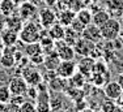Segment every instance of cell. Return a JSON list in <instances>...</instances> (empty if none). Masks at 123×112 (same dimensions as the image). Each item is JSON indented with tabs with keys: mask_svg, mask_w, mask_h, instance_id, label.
Returning <instances> with one entry per match:
<instances>
[{
	"mask_svg": "<svg viewBox=\"0 0 123 112\" xmlns=\"http://www.w3.org/2000/svg\"><path fill=\"white\" fill-rule=\"evenodd\" d=\"M117 106L118 104L115 103V101L106 98L104 102L101 103V108H99V111H102V112H114L115 108H117Z\"/></svg>",
	"mask_w": 123,
	"mask_h": 112,
	"instance_id": "obj_28",
	"label": "cell"
},
{
	"mask_svg": "<svg viewBox=\"0 0 123 112\" xmlns=\"http://www.w3.org/2000/svg\"><path fill=\"white\" fill-rule=\"evenodd\" d=\"M110 13L107 11H104V9H98L97 12H93V18H92V23H94L96 26H102L107 20L110 18Z\"/></svg>",
	"mask_w": 123,
	"mask_h": 112,
	"instance_id": "obj_21",
	"label": "cell"
},
{
	"mask_svg": "<svg viewBox=\"0 0 123 112\" xmlns=\"http://www.w3.org/2000/svg\"><path fill=\"white\" fill-rule=\"evenodd\" d=\"M64 31H66V28L63 25H60L59 22H55L51 28L47 29V34L52 38L54 40H60L64 38Z\"/></svg>",
	"mask_w": 123,
	"mask_h": 112,
	"instance_id": "obj_20",
	"label": "cell"
},
{
	"mask_svg": "<svg viewBox=\"0 0 123 112\" xmlns=\"http://www.w3.org/2000/svg\"><path fill=\"white\" fill-rule=\"evenodd\" d=\"M45 30L46 29H43L41 26L39 21H36V20L25 21L22 28H21V30L18 31V40L25 43V45L26 43L38 42Z\"/></svg>",
	"mask_w": 123,
	"mask_h": 112,
	"instance_id": "obj_1",
	"label": "cell"
},
{
	"mask_svg": "<svg viewBox=\"0 0 123 112\" xmlns=\"http://www.w3.org/2000/svg\"><path fill=\"white\" fill-rule=\"evenodd\" d=\"M85 78H86L85 76L77 70L71 78H68V85L72 87H81V89H83L84 85H85Z\"/></svg>",
	"mask_w": 123,
	"mask_h": 112,
	"instance_id": "obj_25",
	"label": "cell"
},
{
	"mask_svg": "<svg viewBox=\"0 0 123 112\" xmlns=\"http://www.w3.org/2000/svg\"><path fill=\"white\" fill-rule=\"evenodd\" d=\"M16 47L14 46H8L3 47L1 56H0V67L5 68V69H11L16 65V59H14V52H16Z\"/></svg>",
	"mask_w": 123,
	"mask_h": 112,
	"instance_id": "obj_9",
	"label": "cell"
},
{
	"mask_svg": "<svg viewBox=\"0 0 123 112\" xmlns=\"http://www.w3.org/2000/svg\"><path fill=\"white\" fill-rule=\"evenodd\" d=\"M79 112H94V110H93V108H90V107H85L84 110H81V111H79Z\"/></svg>",
	"mask_w": 123,
	"mask_h": 112,
	"instance_id": "obj_41",
	"label": "cell"
},
{
	"mask_svg": "<svg viewBox=\"0 0 123 112\" xmlns=\"http://www.w3.org/2000/svg\"><path fill=\"white\" fill-rule=\"evenodd\" d=\"M5 28V16H3L1 12H0V31Z\"/></svg>",
	"mask_w": 123,
	"mask_h": 112,
	"instance_id": "obj_38",
	"label": "cell"
},
{
	"mask_svg": "<svg viewBox=\"0 0 123 112\" xmlns=\"http://www.w3.org/2000/svg\"><path fill=\"white\" fill-rule=\"evenodd\" d=\"M14 1H16V3H21L22 0H14Z\"/></svg>",
	"mask_w": 123,
	"mask_h": 112,
	"instance_id": "obj_48",
	"label": "cell"
},
{
	"mask_svg": "<svg viewBox=\"0 0 123 112\" xmlns=\"http://www.w3.org/2000/svg\"><path fill=\"white\" fill-rule=\"evenodd\" d=\"M22 78L26 81V84L29 86H38L41 82H43V77H42V73L37 69V67H30V65H25L22 68V72H21Z\"/></svg>",
	"mask_w": 123,
	"mask_h": 112,
	"instance_id": "obj_4",
	"label": "cell"
},
{
	"mask_svg": "<svg viewBox=\"0 0 123 112\" xmlns=\"http://www.w3.org/2000/svg\"><path fill=\"white\" fill-rule=\"evenodd\" d=\"M8 87H9V91L12 95H25L29 85L22 78V76H14L9 79Z\"/></svg>",
	"mask_w": 123,
	"mask_h": 112,
	"instance_id": "obj_8",
	"label": "cell"
},
{
	"mask_svg": "<svg viewBox=\"0 0 123 112\" xmlns=\"http://www.w3.org/2000/svg\"><path fill=\"white\" fill-rule=\"evenodd\" d=\"M60 63V59L58 56L56 51H51L45 54V60H43V65H45V69H50V70H55L58 68Z\"/></svg>",
	"mask_w": 123,
	"mask_h": 112,
	"instance_id": "obj_17",
	"label": "cell"
},
{
	"mask_svg": "<svg viewBox=\"0 0 123 112\" xmlns=\"http://www.w3.org/2000/svg\"><path fill=\"white\" fill-rule=\"evenodd\" d=\"M121 17H122V18H121V20H122V22H123V13H122V16H121Z\"/></svg>",
	"mask_w": 123,
	"mask_h": 112,
	"instance_id": "obj_49",
	"label": "cell"
},
{
	"mask_svg": "<svg viewBox=\"0 0 123 112\" xmlns=\"http://www.w3.org/2000/svg\"><path fill=\"white\" fill-rule=\"evenodd\" d=\"M67 86H68V79L62 78L59 76H56L55 78H52L50 82H47V87L50 90L55 91V93H62V91H66Z\"/></svg>",
	"mask_w": 123,
	"mask_h": 112,
	"instance_id": "obj_18",
	"label": "cell"
},
{
	"mask_svg": "<svg viewBox=\"0 0 123 112\" xmlns=\"http://www.w3.org/2000/svg\"><path fill=\"white\" fill-rule=\"evenodd\" d=\"M121 28H122V25H121V22H119V20L114 18V17H110V18L107 20L104 25L99 26L102 39L110 40V42H111V40L118 39Z\"/></svg>",
	"mask_w": 123,
	"mask_h": 112,
	"instance_id": "obj_2",
	"label": "cell"
},
{
	"mask_svg": "<svg viewBox=\"0 0 123 112\" xmlns=\"http://www.w3.org/2000/svg\"><path fill=\"white\" fill-rule=\"evenodd\" d=\"M9 102H12V103H14V104L20 106L22 102H25V95H12Z\"/></svg>",
	"mask_w": 123,
	"mask_h": 112,
	"instance_id": "obj_37",
	"label": "cell"
},
{
	"mask_svg": "<svg viewBox=\"0 0 123 112\" xmlns=\"http://www.w3.org/2000/svg\"><path fill=\"white\" fill-rule=\"evenodd\" d=\"M81 37L85 38V39L90 40L93 43H99L102 39V35H101V30H99L98 26H96L94 23H89V25L85 26V29L83 30L81 33Z\"/></svg>",
	"mask_w": 123,
	"mask_h": 112,
	"instance_id": "obj_11",
	"label": "cell"
},
{
	"mask_svg": "<svg viewBox=\"0 0 123 112\" xmlns=\"http://www.w3.org/2000/svg\"><path fill=\"white\" fill-rule=\"evenodd\" d=\"M38 93H39V90H38L37 86H29L28 90H26L25 96H28L29 101L36 102V99H37V96H38Z\"/></svg>",
	"mask_w": 123,
	"mask_h": 112,
	"instance_id": "obj_31",
	"label": "cell"
},
{
	"mask_svg": "<svg viewBox=\"0 0 123 112\" xmlns=\"http://www.w3.org/2000/svg\"><path fill=\"white\" fill-rule=\"evenodd\" d=\"M75 18H76V12L69 9V8L62 9V11H59V13H58V22H59L60 25H63L64 28L71 25Z\"/></svg>",
	"mask_w": 123,
	"mask_h": 112,
	"instance_id": "obj_15",
	"label": "cell"
},
{
	"mask_svg": "<svg viewBox=\"0 0 123 112\" xmlns=\"http://www.w3.org/2000/svg\"><path fill=\"white\" fill-rule=\"evenodd\" d=\"M117 82L121 85L122 89H123V74H119V76H118V78H117Z\"/></svg>",
	"mask_w": 123,
	"mask_h": 112,
	"instance_id": "obj_40",
	"label": "cell"
},
{
	"mask_svg": "<svg viewBox=\"0 0 123 112\" xmlns=\"http://www.w3.org/2000/svg\"><path fill=\"white\" fill-rule=\"evenodd\" d=\"M119 40L123 43V26L121 28V31H119Z\"/></svg>",
	"mask_w": 123,
	"mask_h": 112,
	"instance_id": "obj_43",
	"label": "cell"
},
{
	"mask_svg": "<svg viewBox=\"0 0 123 112\" xmlns=\"http://www.w3.org/2000/svg\"><path fill=\"white\" fill-rule=\"evenodd\" d=\"M80 37H81V35L79 34V33H76V31L71 28V26H67V28H66V31H64V38H63V40L67 43V45H69V46L74 47L75 43L77 42V39H79Z\"/></svg>",
	"mask_w": 123,
	"mask_h": 112,
	"instance_id": "obj_22",
	"label": "cell"
},
{
	"mask_svg": "<svg viewBox=\"0 0 123 112\" xmlns=\"http://www.w3.org/2000/svg\"><path fill=\"white\" fill-rule=\"evenodd\" d=\"M94 63L96 60L92 56H83V59L77 63V70L80 73H83L85 77H90V74L93 73Z\"/></svg>",
	"mask_w": 123,
	"mask_h": 112,
	"instance_id": "obj_14",
	"label": "cell"
},
{
	"mask_svg": "<svg viewBox=\"0 0 123 112\" xmlns=\"http://www.w3.org/2000/svg\"><path fill=\"white\" fill-rule=\"evenodd\" d=\"M107 68L102 61H96L94 67H93V73H106Z\"/></svg>",
	"mask_w": 123,
	"mask_h": 112,
	"instance_id": "obj_34",
	"label": "cell"
},
{
	"mask_svg": "<svg viewBox=\"0 0 123 112\" xmlns=\"http://www.w3.org/2000/svg\"><path fill=\"white\" fill-rule=\"evenodd\" d=\"M50 108H51V112L62 111V108H63V101H62V98L59 95L50 96Z\"/></svg>",
	"mask_w": 123,
	"mask_h": 112,
	"instance_id": "obj_27",
	"label": "cell"
},
{
	"mask_svg": "<svg viewBox=\"0 0 123 112\" xmlns=\"http://www.w3.org/2000/svg\"><path fill=\"white\" fill-rule=\"evenodd\" d=\"M0 42H1L3 47L16 46V43L18 42V33L12 29L4 28L0 31Z\"/></svg>",
	"mask_w": 123,
	"mask_h": 112,
	"instance_id": "obj_13",
	"label": "cell"
},
{
	"mask_svg": "<svg viewBox=\"0 0 123 112\" xmlns=\"http://www.w3.org/2000/svg\"><path fill=\"white\" fill-rule=\"evenodd\" d=\"M55 51H56L60 60H74L76 56L75 48L72 46L67 45L63 39L55 40Z\"/></svg>",
	"mask_w": 123,
	"mask_h": 112,
	"instance_id": "obj_7",
	"label": "cell"
},
{
	"mask_svg": "<svg viewBox=\"0 0 123 112\" xmlns=\"http://www.w3.org/2000/svg\"><path fill=\"white\" fill-rule=\"evenodd\" d=\"M18 107L20 106L14 104L12 102H8L7 104H5V111L4 112H18Z\"/></svg>",
	"mask_w": 123,
	"mask_h": 112,
	"instance_id": "obj_36",
	"label": "cell"
},
{
	"mask_svg": "<svg viewBox=\"0 0 123 112\" xmlns=\"http://www.w3.org/2000/svg\"><path fill=\"white\" fill-rule=\"evenodd\" d=\"M55 72L59 77L68 79L77 72V63L75 60H60Z\"/></svg>",
	"mask_w": 123,
	"mask_h": 112,
	"instance_id": "obj_6",
	"label": "cell"
},
{
	"mask_svg": "<svg viewBox=\"0 0 123 112\" xmlns=\"http://www.w3.org/2000/svg\"><path fill=\"white\" fill-rule=\"evenodd\" d=\"M18 112H37V107L36 103L33 101H25L20 104L18 107Z\"/></svg>",
	"mask_w": 123,
	"mask_h": 112,
	"instance_id": "obj_30",
	"label": "cell"
},
{
	"mask_svg": "<svg viewBox=\"0 0 123 112\" xmlns=\"http://www.w3.org/2000/svg\"><path fill=\"white\" fill-rule=\"evenodd\" d=\"M22 25H24V20L18 16V13H14L12 16L5 17V28L12 29V30L18 33V31L21 30Z\"/></svg>",
	"mask_w": 123,
	"mask_h": 112,
	"instance_id": "obj_19",
	"label": "cell"
},
{
	"mask_svg": "<svg viewBox=\"0 0 123 112\" xmlns=\"http://www.w3.org/2000/svg\"><path fill=\"white\" fill-rule=\"evenodd\" d=\"M56 72L55 70H50V69H46L45 70V73H42V77H43V79H45L46 82H50L52 78H55L56 77Z\"/></svg>",
	"mask_w": 123,
	"mask_h": 112,
	"instance_id": "obj_35",
	"label": "cell"
},
{
	"mask_svg": "<svg viewBox=\"0 0 123 112\" xmlns=\"http://www.w3.org/2000/svg\"><path fill=\"white\" fill-rule=\"evenodd\" d=\"M11 96H12V94H11L9 91V87H8V85H0V103H8L11 101Z\"/></svg>",
	"mask_w": 123,
	"mask_h": 112,
	"instance_id": "obj_29",
	"label": "cell"
},
{
	"mask_svg": "<svg viewBox=\"0 0 123 112\" xmlns=\"http://www.w3.org/2000/svg\"><path fill=\"white\" fill-rule=\"evenodd\" d=\"M39 54H45L43 52L42 46L39 45V42H33V43H26L25 46V55L28 57H31V56H36Z\"/></svg>",
	"mask_w": 123,
	"mask_h": 112,
	"instance_id": "obj_24",
	"label": "cell"
},
{
	"mask_svg": "<svg viewBox=\"0 0 123 112\" xmlns=\"http://www.w3.org/2000/svg\"><path fill=\"white\" fill-rule=\"evenodd\" d=\"M17 8H18V3H16L14 0H1L0 1V12L5 17L17 13Z\"/></svg>",
	"mask_w": 123,
	"mask_h": 112,
	"instance_id": "obj_16",
	"label": "cell"
},
{
	"mask_svg": "<svg viewBox=\"0 0 123 112\" xmlns=\"http://www.w3.org/2000/svg\"><path fill=\"white\" fill-rule=\"evenodd\" d=\"M38 21H39L41 26L43 29L47 30L49 28H51L58 21V14L51 7L42 8V9L38 11Z\"/></svg>",
	"mask_w": 123,
	"mask_h": 112,
	"instance_id": "obj_5",
	"label": "cell"
},
{
	"mask_svg": "<svg viewBox=\"0 0 123 112\" xmlns=\"http://www.w3.org/2000/svg\"><path fill=\"white\" fill-rule=\"evenodd\" d=\"M43 3L46 4V7H55L58 0H43Z\"/></svg>",
	"mask_w": 123,
	"mask_h": 112,
	"instance_id": "obj_39",
	"label": "cell"
},
{
	"mask_svg": "<svg viewBox=\"0 0 123 112\" xmlns=\"http://www.w3.org/2000/svg\"><path fill=\"white\" fill-rule=\"evenodd\" d=\"M69 26H71V28L74 29V30L76 31V33H79V34L81 35V33H83V30H84V29H85V26H86V25H84V23L80 21V20L75 18V20H74V21H72V23H71V25H69Z\"/></svg>",
	"mask_w": 123,
	"mask_h": 112,
	"instance_id": "obj_32",
	"label": "cell"
},
{
	"mask_svg": "<svg viewBox=\"0 0 123 112\" xmlns=\"http://www.w3.org/2000/svg\"><path fill=\"white\" fill-rule=\"evenodd\" d=\"M5 104H7V103H0V112L5 111Z\"/></svg>",
	"mask_w": 123,
	"mask_h": 112,
	"instance_id": "obj_44",
	"label": "cell"
},
{
	"mask_svg": "<svg viewBox=\"0 0 123 112\" xmlns=\"http://www.w3.org/2000/svg\"><path fill=\"white\" fill-rule=\"evenodd\" d=\"M63 112H79L76 108H68V110H64Z\"/></svg>",
	"mask_w": 123,
	"mask_h": 112,
	"instance_id": "obj_46",
	"label": "cell"
},
{
	"mask_svg": "<svg viewBox=\"0 0 123 112\" xmlns=\"http://www.w3.org/2000/svg\"><path fill=\"white\" fill-rule=\"evenodd\" d=\"M96 47V43L90 42V40L85 39V38L80 37L77 39V42L75 43L74 48H75V52L76 55H80L81 57L83 56H90V54L93 52V50H94Z\"/></svg>",
	"mask_w": 123,
	"mask_h": 112,
	"instance_id": "obj_10",
	"label": "cell"
},
{
	"mask_svg": "<svg viewBox=\"0 0 123 112\" xmlns=\"http://www.w3.org/2000/svg\"><path fill=\"white\" fill-rule=\"evenodd\" d=\"M83 1L85 3V4H88V3H89V1H92V0H83Z\"/></svg>",
	"mask_w": 123,
	"mask_h": 112,
	"instance_id": "obj_47",
	"label": "cell"
},
{
	"mask_svg": "<svg viewBox=\"0 0 123 112\" xmlns=\"http://www.w3.org/2000/svg\"><path fill=\"white\" fill-rule=\"evenodd\" d=\"M76 18L80 20L84 25H89L92 23V18H93V12L88 8H83L79 12H76Z\"/></svg>",
	"mask_w": 123,
	"mask_h": 112,
	"instance_id": "obj_26",
	"label": "cell"
},
{
	"mask_svg": "<svg viewBox=\"0 0 123 112\" xmlns=\"http://www.w3.org/2000/svg\"><path fill=\"white\" fill-rule=\"evenodd\" d=\"M38 11H39L38 5L29 1V0H22L21 3H18V8H17V13L24 20V22L38 17Z\"/></svg>",
	"mask_w": 123,
	"mask_h": 112,
	"instance_id": "obj_3",
	"label": "cell"
},
{
	"mask_svg": "<svg viewBox=\"0 0 123 112\" xmlns=\"http://www.w3.org/2000/svg\"><path fill=\"white\" fill-rule=\"evenodd\" d=\"M89 78L94 86H105V84L110 79V73H92Z\"/></svg>",
	"mask_w": 123,
	"mask_h": 112,
	"instance_id": "obj_23",
	"label": "cell"
},
{
	"mask_svg": "<svg viewBox=\"0 0 123 112\" xmlns=\"http://www.w3.org/2000/svg\"><path fill=\"white\" fill-rule=\"evenodd\" d=\"M29 61H30L33 65H42L43 64V60H45V54H39V55H36V56H31V57H28Z\"/></svg>",
	"mask_w": 123,
	"mask_h": 112,
	"instance_id": "obj_33",
	"label": "cell"
},
{
	"mask_svg": "<svg viewBox=\"0 0 123 112\" xmlns=\"http://www.w3.org/2000/svg\"><path fill=\"white\" fill-rule=\"evenodd\" d=\"M0 1H1V0H0Z\"/></svg>",
	"mask_w": 123,
	"mask_h": 112,
	"instance_id": "obj_50",
	"label": "cell"
},
{
	"mask_svg": "<svg viewBox=\"0 0 123 112\" xmlns=\"http://www.w3.org/2000/svg\"><path fill=\"white\" fill-rule=\"evenodd\" d=\"M122 93H123V89L117 81H109V82H106L105 86H104L105 96L109 98V99H113V101H117V99L122 95Z\"/></svg>",
	"mask_w": 123,
	"mask_h": 112,
	"instance_id": "obj_12",
	"label": "cell"
},
{
	"mask_svg": "<svg viewBox=\"0 0 123 112\" xmlns=\"http://www.w3.org/2000/svg\"><path fill=\"white\" fill-rule=\"evenodd\" d=\"M114 112H123V107H122V106H117V108H115V111H114Z\"/></svg>",
	"mask_w": 123,
	"mask_h": 112,
	"instance_id": "obj_45",
	"label": "cell"
},
{
	"mask_svg": "<svg viewBox=\"0 0 123 112\" xmlns=\"http://www.w3.org/2000/svg\"><path fill=\"white\" fill-rule=\"evenodd\" d=\"M117 101H118V104H119V106H122V107H123V93H122V95L119 96V98L117 99Z\"/></svg>",
	"mask_w": 123,
	"mask_h": 112,
	"instance_id": "obj_42",
	"label": "cell"
}]
</instances>
